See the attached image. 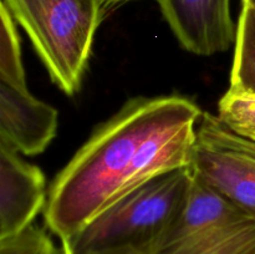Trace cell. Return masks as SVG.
Here are the masks:
<instances>
[{
	"mask_svg": "<svg viewBox=\"0 0 255 254\" xmlns=\"http://www.w3.org/2000/svg\"><path fill=\"white\" fill-rule=\"evenodd\" d=\"M203 111L182 96L136 97L100 125L56 176L45 222L65 242L127 193L191 166Z\"/></svg>",
	"mask_w": 255,
	"mask_h": 254,
	"instance_id": "cell-1",
	"label": "cell"
},
{
	"mask_svg": "<svg viewBox=\"0 0 255 254\" xmlns=\"http://www.w3.org/2000/svg\"><path fill=\"white\" fill-rule=\"evenodd\" d=\"M193 179L191 166L154 177L62 242V253L91 254L132 248L153 254L181 214Z\"/></svg>",
	"mask_w": 255,
	"mask_h": 254,
	"instance_id": "cell-2",
	"label": "cell"
},
{
	"mask_svg": "<svg viewBox=\"0 0 255 254\" xmlns=\"http://www.w3.org/2000/svg\"><path fill=\"white\" fill-rule=\"evenodd\" d=\"M34 45L50 77L69 96L87 69L105 0H2Z\"/></svg>",
	"mask_w": 255,
	"mask_h": 254,
	"instance_id": "cell-3",
	"label": "cell"
},
{
	"mask_svg": "<svg viewBox=\"0 0 255 254\" xmlns=\"http://www.w3.org/2000/svg\"><path fill=\"white\" fill-rule=\"evenodd\" d=\"M192 169L198 179L255 219V141L203 112L197 124Z\"/></svg>",
	"mask_w": 255,
	"mask_h": 254,
	"instance_id": "cell-4",
	"label": "cell"
},
{
	"mask_svg": "<svg viewBox=\"0 0 255 254\" xmlns=\"http://www.w3.org/2000/svg\"><path fill=\"white\" fill-rule=\"evenodd\" d=\"M177 40L192 54L211 56L236 44L231 0H156Z\"/></svg>",
	"mask_w": 255,
	"mask_h": 254,
	"instance_id": "cell-5",
	"label": "cell"
},
{
	"mask_svg": "<svg viewBox=\"0 0 255 254\" xmlns=\"http://www.w3.org/2000/svg\"><path fill=\"white\" fill-rule=\"evenodd\" d=\"M59 126V112L27 87L0 81V142L25 156L47 148Z\"/></svg>",
	"mask_w": 255,
	"mask_h": 254,
	"instance_id": "cell-6",
	"label": "cell"
},
{
	"mask_svg": "<svg viewBox=\"0 0 255 254\" xmlns=\"http://www.w3.org/2000/svg\"><path fill=\"white\" fill-rule=\"evenodd\" d=\"M46 202V182L41 169L0 142V238L32 224Z\"/></svg>",
	"mask_w": 255,
	"mask_h": 254,
	"instance_id": "cell-7",
	"label": "cell"
},
{
	"mask_svg": "<svg viewBox=\"0 0 255 254\" xmlns=\"http://www.w3.org/2000/svg\"><path fill=\"white\" fill-rule=\"evenodd\" d=\"M154 254H255V219L243 214Z\"/></svg>",
	"mask_w": 255,
	"mask_h": 254,
	"instance_id": "cell-8",
	"label": "cell"
},
{
	"mask_svg": "<svg viewBox=\"0 0 255 254\" xmlns=\"http://www.w3.org/2000/svg\"><path fill=\"white\" fill-rule=\"evenodd\" d=\"M234 47L229 89L255 96V9L244 2Z\"/></svg>",
	"mask_w": 255,
	"mask_h": 254,
	"instance_id": "cell-9",
	"label": "cell"
},
{
	"mask_svg": "<svg viewBox=\"0 0 255 254\" xmlns=\"http://www.w3.org/2000/svg\"><path fill=\"white\" fill-rule=\"evenodd\" d=\"M0 27V81L17 87H27L21 59L20 37L14 17L5 2H1Z\"/></svg>",
	"mask_w": 255,
	"mask_h": 254,
	"instance_id": "cell-10",
	"label": "cell"
},
{
	"mask_svg": "<svg viewBox=\"0 0 255 254\" xmlns=\"http://www.w3.org/2000/svg\"><path fill=\"white\" fill-rule=\"evenodd\" d=\"M218 117L236 133L255 141V96L228 89L218 104Z\"/></svg>",
	"mask_w": 255,
	"mask_h": 254,
	"instance_id": "cell-11",
	"label": "cell"
},
{
	"mask_svg": "<svg viewBox=\"0 0 255 254\" xmlns=\"http://www.w3.org/2000/svg\"><path fill=\"white\" fill-rule=\"evenodd\" d=\"M0 254H61L44 229L30 224L21 232L0 238ZM64 254V253H62Z\"/></svg>",
	"mask_w": 255,
	"mask_h": 254,
	"instance_id": "cell-12",
	"label": "cell"
},
{
	"mask_svg": "<svg viewBox=\"0 0 255 254\" xmlns=\"http://www.w3.org/2000/svg\"><path fill=\"white\" fill-rule=\"evenodd\" d=\"M91 254H143V253H141V252L132 248H121V249H111V251H105V252H97V253H91Z\"/></svg>",
	"mask_w": 255,
	"mask_h": 254,
	"instance_id": "cell-13",
	"label": "cell"
},
{
	"mask_svg": "<svg viewBox=\"0 0 255 254\" xmlns=\"http://www.w3.org/2000/svg\"><path fill=\"white\" fill-rule=\"evenodd\" d=\"M243 2H244V4L251 5V6H253L255 9V0H243Z\"/></svg>",
	"mask_w": 255,
	"mask_h": 254,
	"instance_id": "cell-14",
	"label": "cell"
},
{
	"mask_svg": "<svg viewBox=\"0 0 255 254\" xmlns=\"http://www.w3.org/2000/svg\"><path fill=\"white\" fill-rule=\"evenodd\" d=\"M105 1H111V2H117V1H125V0H105Z\"/></svg>",
	"mask_w": 255,
	"mask_h": 254,
	"instance_id": "cell-15",
	"label": "cell"
}]
</instances>
